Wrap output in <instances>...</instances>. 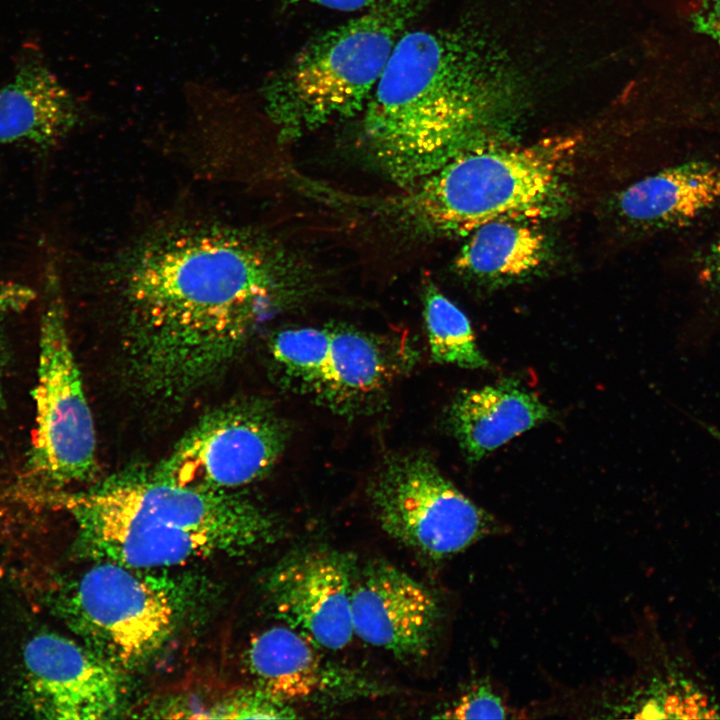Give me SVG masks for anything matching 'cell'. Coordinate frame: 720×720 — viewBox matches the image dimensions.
<instances>
[{
	"label": "cell",
	"instance_id": "6da1fadb",
	"mask_svg": "<svg viewBox=\"0 0 720 720\" xmlns=\"http://www.w3.org/2000/svg\"><path fill=\"white\" fill-rule=\"evenodd\" d=\"M110 279L128 382L168 408L222 376L296 280L283 254L257 235L192 222L135 243Z\"/></svg>",
	"mask_w": 720,
	"mask_h": 720
},
{
	"label": "cell",
	"instance_id": "7a4b0ae2",
	"mask_svg": "<svg viewBox=\"0 0 720 720\" xmlns=\"http://www.w3.org/2000/svg\"><path fill=\"white\" fill-rule=\"evenodd\" d=\"M521 82L506 58L465 28L407 30L362 111V138L400 188L487 140L514 112Z\"/></svg>",
	"mask_w": 720,
	"mask_h": 720
},
{
	"label": "cell",
	"instance_id": "3957f363",
	"mask_svg": "<svg viewBox=\"0 0 720 720\" xmlns=\"http://www.w3.org/2000/svg\"><path fill=\"white\" fill-rule=\"evenodd\" d=\"M53 497L72 515L86 551L136 569L240 555L281 534L279 522L247 498L176 484L152 472L119 475Z\"/></svg>",
	"mask_w": 720,
	"mask_h": 720
},
{
	"label": "cell",
	"instance_id": "277c9868",
	"mask_svg": "<svg viewBox=\"0 0 720 720\" xmlns=\"http://www.w3.org/2000/svg\"><path fill=\"white\" fill-rule=\"evenodd\" d=\"M576 137L529 145L484 140L379 207L400 231L416 237L467 236L500 219L534 221L564 200L578 148Z\"/></svg>",
	"mask_w": 720,
	"mask_h": 720
},
{
	"label": "cell",
	"instance_id": "5b68a950",
	"mask_svg": "<svg viewBox=\"0 0 720 720\" xmlns=\"http://www.w3.org/2000/svg\"><path fill=\"white\" fill-rule=\"evenodd\" d=\"M431 0H378L308 42L269 82L267 111L293 139L362 113L399 38Z\"/></svg>",
	"mask_w": 720,
	"mask_h": 720
},
{
	"label": "cell",
	"instance_id": "8992f818",
	"mask_svg": "<svg viewBox=\"0 0 720 720\" xmlns=\"http://www.w3.org/2000/svg\"><path fill=\"white\" fill-rule=\"evenodd\" d=\"M40 321L35 429L26 462L34 488L51 496L97 473L96 437L83 382L71 349L59 280L49 271ZM59 491V492H60Z\"/></svg>",
	"mask_w": 720,
	"mask_h": 720
},
{
	"label": "cell",
	"instance_id": "52a82bcc",
	"mask_svg": "<svg viewBox=\"0 0 720 720\" xmlns=\"http://www.w3.org/2000/svg\"><path fill=\"white\" fill-rule=\"evenodd\" d=\"M368 494L382 530L432 561L452 558L507 530L447 479L425 452L389 457Z\"/></svg>",
	"mask_w": 720,
	"mask_h": 720
},
{
	"label": "cell",
	"instance_id": "ba28073f",
	"mask_svg": "<svg viewBox=\"0 0 720 720\" xmlns=\"http://www.w3.org/2000/svg\"><path fill=\"white\" fill-rule=\"evenodd\" d=\"M138 570L105 560L82 575L70 598L72 623L87 646L117 669L152 656L176 620L168 586Z\"/></svg>",
	"mask_w": 720,
	"mask_h": 720
},
{
	"label": "cell",
	"instance_id": "9c48e42d",
	"mask_svg": "<svg viewBox=\"0 0 720 720\" xmlns=\"http://www.w3.org/2000/svg\"><path fill=\"white\" fill-rule=\"evenodd\" d=\"M287 440V425L271 405L235 400L203 415L152 473L184 486L231 491L266 475Z\"/></svg>",
	"mask_w": 720,
	"mask_h": 720
},
{
	"label": "cell",
	"instance_id": "30bf717a",
	"mask_svg": "<svg viewBox=\"0 0 720 720\" xmlns=\"http://www.w3.org/2000/svg\"><path fill=\"white\" fill-rule=\"evenodd\" d=\"M351 553L309 546L288 553L270 573L266 591L276 616L318 647L339 650L354 635Z\"/></svg>",
	"mask_w": 720,
	"mask_h": 720
},
{
	"label": "cell",
	"instance_id": "8fae6325",
	"mask_svg": "<svg viewBox=\"0 0 720 720\" xmlns=\"http://www.w3.org/2000/svg\"><path fill=\"white\" fill-rule=\"evenodd\" d=\"M351 613L354 635L406 663L430 656L442 620L435 594L385 560L369 561L356 573Z\"/></svg>",
	"mask_w": 720,
	"mask_h": 720
},
{
	"label": "cell",
	"instance_id": "7c38bea8",
	"mask_svg": "<svg viewBox=\"0 0 720 720\" xmlns=\"http://www.w3.org/2000/svg\"><path fill=\"white\" fill-rule=\"evenodd\" d=\"M23 656L28 699L40 718L95 720L116 711L118 669L87 645L43 632L28 641Z\"/></svg>",
	"mask_w": 720,
	"mask_h": 720
},
{
	"label": "cell",
	"instance_id": "4fadbf2b",
	"mask_svg": "<svg viewBox=\"0 0 720 720\" xmlns=\"http://www.w3.org/2000/svg\"><path fill=\"white\" fill-rule=\"evenodd\" d=\"M415 359V351L401 340L355 329H330L303 392L336 413H354L383 395Z\"/></svg>",
	"mask_w": 720,
	"mask_h": 720
},
{
	"label": "cell",
	"instance_id": "5bb4252c",
	"mask_svg": "<svg viewBox=\"0 0 720 720\" xmlns=\"http://www.w3.org/2000/svg\"><path fill=\"white\" fill-rule=\"evenodd\" d=\"M549 407L514 379L460 391L450 403L446 421L465 458L486 455L551 418Z\"/></svg>",
	"mask_w": 720,
	"mask_h": 720
},
{
	"label": "cell",
	"instance_id": "9a60e30c",
	"mask_svg": "<svg viewBox=\"0 0 720 720\" xmlns=\"http://www.w3.org/2000/svg\"><path fill=\"white\" fill-rule=\"evenodd\" d=\"M616 202L619 215L637 229L680 228L720 203V163L672 165L629 185Z\"/></svg>",
	"mask_w": 720,
	"mask_h": 720
},
{
	"label": "cell",
	"instance_id": "2e32d148",
	"mask_svg": "<svg viewBox=\"0 0 720 720\" xmlns=\"http://www.w3.org/2000/svg\"><path fill=\"white\" fill-rule=\"evenodd\" d=\"M317 647L288 625L274 626L251 640L248 668L257 687L289 703L346 693L355 680L324 662Z\"/></svg>",
	"mask_w": 720,
	"mask_h": 720
},
{
	"label": "cell",
	"instance_id": "e0dca14e",
	"mask_svg": "<svg viewBox=\"0 0 720 720\" xmlns=\"http://www.w3.org/2000/svg\"><path fill=\"white\" fill-rule=\"evenodd\" d=\"M75 111L67 91L46 68L23 67L0 88V143L56 144L72 128Z\"/></svg>",
	"mask_w": 720,
	"mask_h": 720
},
{
	"label": "cell",
	"instance_id": "ac0fdd59",
	"mask_svg": "<svg viewBox=\"0 0 720 720\" xmlns=\"http://www.w3.org/2000/svg\"><path fill=\"white\" fill-rule=\"evenodd\" d=\"M455 266L462 274L487 282H507L534 272L545 259V236L530 221L500 219L468 235Z\"/></svg>",
	"mask_w": 720,
	"mask_h": 720
},
{
	"label": "cell",
	"instance_id": "d6986e66",
	"mask_svg": "<svg viewBox=\"0 0 720 720\" xmlns=\"http://www.w3.org/2000/svg\"><path fill=\"white\" fill-rule=\"evenodd\" d=\"M423 312L434 362L467 369H484L489 366L477 346L468 317L433 284L425 289Z\"/></svg>",
	"mask_w": 720,
	"mask_h": 720
},
{
	"label": "cell",
	"instance_id": "ffe728a7",
	"mask_svg": "<svg viewBox=\"0 0 720 720\" xmlns=\"http://www.w3.org/2000/svg\"><path fill=\"white\" fill-rule=\"evenodd\" d=\"M208 712L211 713L209 718L225 719H293L298 717L291 703L259 687L240 693L225 704Z\"/></svg>",
	"mask_w": 720,
	"mask_h": 720
},
{
	"label": "cell",
	"instance_id": "44dd1931",
	"mask_svg": "<svg viewBox=\"0 0 720 720\" xmlns=\"http://www.w3.org/2000/svg\"><path fill=\"white\" fill-rule=\"evenodd\" d=\"M508 707L488 680H480L467 688L459 698L433 718L441 719H503Z\"/></svg>",
	"mask_w": 720,
	"mask_h": 720
},
{
	"label": "cell",
	"instance_id": "7402d4cb",
	"mask_svg": "<svg viewBox=\"0 0 720 720\" xmlns=\"http://www.w3.org/2000/svg\"><path fill=\"white\" fill-rule=\"evenodd\" d=\"M698 279L703 286L720 294V233L707 248L700 262Z\"/></svg>",
	"mask_w": 720,
	"mask_h": 720
},
{
	"label": "cell",
	"instance_id": "603a6c76",
	"mask_svg": "<svg viewBox=\"0 0 720 720\" xmlns=\"http://www.w3.org/2000/svg\"><path fill=\"white\" fill-rule=\"evenodd\" d=\"M696 30L720 45V0H704L693 17Z\"/></svg>",
	"mask_w": 720,
	"mask_h": 720
},
{
	"label": "cell",
	"instance_id": "cb8c5ba5",
	"mask_svg": "<svg viewBox=\"0 0 720 720\" xmlns=\"http://www.w3.org/2000/svg\"><path fill=\"white\" fill-rule=\"evenodd\" d=\"M378 0H286L289 5L313 4L334 10L354 12L364 8H370Z\"/></svg>",
	"mask_w": 720,
	"mask_h": 720
},
{
	"label": "cell",
	"instance_id": "d4e9b609",
	"mask_svg": "<svg viewBox=\"0 0 720 720\" xmlns=\"http://www.w3.org/2000/svg\"><path fill=\"white\" fill-rule=\"evenodd\" d=\"M7 350L4 338L0 329V406L3 402V381L5 369L7 366Z\"/></svg>",
	"mask_w": 720,
	"mask_h": 720
}]
</instances>
